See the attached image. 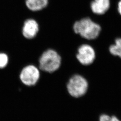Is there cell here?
I'll return each instance as SVG.
<instances>
[{"label":"cell","mask_w":121,"mask_h":121,"mask_svg":"<svg viewBox=\"0 0 121 121\" xmlns=\"http://www.w3.org/2000/svg\"><path fill=\"white\" fill-rule=\"evenodd\" d=\"M75 34L86 40H94L99 36L101 27L99 24L88 17H85L76 21L73 25Z\"/></svg>","instance_id":"6da1fadb"},{"label":"cell","mask_w":121,"mask_h":121,"mask_svg":"<svg viewBox=\"0 0 121 121\" xmlns=\"http://www.w3.org/2000/svg\"><path fill=\"white\" fill-rule=\"evenodd\" d=\"M62 58L54 49L48 48L43 51L39 57L38 67L40 71L47 73H53L60 69Z\"/></svg>","instance_id":"7a4b0ae2"},{"label":"cell","mask_w":121,"mask_h":121,"mask_svg":"<svg viewBox=\"0 0 121 121\" xmlns=\"http://www.w3.org/2000/svg\"><path fill=\"white\" fill-rule=\"evenodd\" d=\"M89 83L82 75L75 73L72 75L66 84V89L71 97L79 98L85 95L88 91Z\"/></svg>","instance_id":"3957f363"},{"label":"cell","mask_w":121,"mask_h":121,"mask_svg":"<svg viewBox=\"0 0 121 121\" xmlns=\"http://www.w3.org/2000/svg\"><path fill=\"white\" fill-rule=\"evenodd\" d=\"M41 72L38 67L33 64L27 65L23 67L19 74L20 81L27 86H35L40 78Z\"/></svg>","instance_id":"277c9868"},{"label":"cell","mask_w":121,"mask_h":121,"mask_svg":"<svg viewBox=\"0 0 121 121\" xmlns=\"http://www.w3.org/2000/svg\"><path fill=\"white\" fill-rule=\"evenodd\" d=\"M75 56L81 65L87 66L94 63L96 53L94 48L91 45L83 43L78 47Z\"/></svg>","instance_id":"5b68a950"},{"label":"cell","mask_w":121,"mask_h":121,"mask_svg":"<svg viewBox=\"0 0 121 121\" xmlns=\"http://www.w3.org/2000/svg\"><path fill=\"white\" fill-rule=\"evenodd\" d=\"M39 30L38 22L33 18H28L23 22L22 28V35L27 39L35 38Z\"/></svg>","instance_id":"8992f818"},{"label":"cell","mask_w":121,"mask_h":121,"mask_svg":"<svg viewBox=\"0 0 121 121\" xmlns=\"http://www.w3.org/2000/svg\"><path fill=\"white\" fill-rule=\"evenodd\" d=\"M110 7V0H93L90 4L92 12L96 15H103Z\"/></svg>","instance_id":"52a82bcc"},{"label":"cell","mask_w":121,"mask_h":121,"mask_svg":"<svg viewBox=\"0 0 121 121\" xmlns=\"http://www.w3.org/2000/svg\"><path fill=\"white\" fill-rule=\"evenodd\" d=\"M48 0H26V7L31 12H39L46 8Z\"/></svg>","instance_id":"ba28073f"},{"label":"cell","mask_w":121,"mask_h":121,"mask_svg":"<svg viewBox=\"0 0 121 121\" xmlns=\"http://www.w3.org/2000/svg\"><path fill=\"white\" fill-rule=\"evenodd\" d=\"M109 51L111 54L121 58V38L115 40V43L109 47Z\"/></svg>","instance_id":"9c48e42d"},{"label":"cell","mask_w":121,"mask_h":121,"mask_svg":"<svg viewBox=\"0 0 121 121\" xmlns=\"http://www.w3.org/2000/svg\"><path fill=\"white\" fill-rule=\"evenodd\" d=\"M9 63V57L4 53H0V69L5 68Z\"/></svg>","instance_id":"30bf717a"},{"label":"cell","mask_w":121,"mask_h":121,"mask_svg":"<svg viewBox=\"0 0 121 121\" xmlns=\"http://www.w3.org/2000/svg\"><path fill=\"white\" fill-rule=\"evenodd\" d=\"M99 121H120L115 116L110 117L108 115L102 114L99 117Z\"/></svg>","instance_id":"8fae6325"},{"label":"cell","mask_w":121,"mask_h":121,"mask_svg":"<svg viewBox=\"0 0 121 121\" xmlns=\"http://www.w3.org/2000/svg\"><path fill=\"white\" fill-rule=\"evenodd\" d=\"M117 11L121 15V0H120L117 3Z\"/></svg>","instance_id":"7c38bea8"}]
</instances>
